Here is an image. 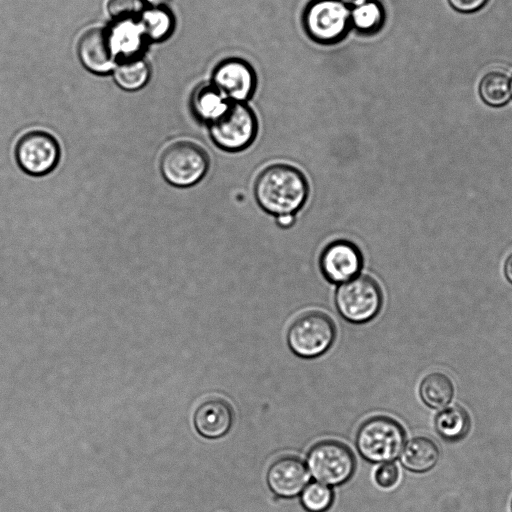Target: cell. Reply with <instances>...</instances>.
<instances>
[{"label": "cell", "mask_w": 512, "mask_h": 512, "mask_svg": "<svg viewBox=\"0 0 512 512\" xmlns=\"http://www.w3.org/2000/svg\"><path fill=\"white\" fill-rule=\"evenodd\" d=\"M234 412L231 405L221 398H209L195 409L193 423L199 435L207 439L225 436L231 429Z\"/></svg>", "instance_id": "13"}, {"label": "cell", "mask_w": 512, "mask_h": 512, "mask_svg": "<svg viewBox=\"0 0 512 512\" xmlns=\"http://www.w3.org/2000/svg\"><path fill=\"white\" fill-rule=\"evenodd\" d=\"M510 86H511V94H512V79L510 81Z\"/></svg>", "instance_id": "31"}, {"label": "cell", "mask_w": 512, "mask_h": 512, "mask_svg": "<svg viewBox=\"0 0 512 512\" xmlns=\"http://www.w3.org/2000/svg\"><path fill=\"white\" fill-rule=\"evenodd\" d=\"M231 101L212 83L199 87L192 98L195 115L203 122L211 124L229 108Z\"/></svg>", "instance_id": "16"}, {"label": "cell", "mask_w": 512, "mask_h": 512, "mask_svg": "<svg viewBox=\"0 0 512 512\" xmlns=\"http://www.w3.org/2000/svg\"><path fill=\"white\" fill-rule=\"evenodd\" d=\"M399 480V469L394 463H384L375 472L376 483L383 488H391Z\"/></svg>", "instance_id": "26"}, {"label": "cell", "mask_w": 512, "mask_h": 512, "mask_svg": "<svg viewBox=\"0 0 512 512\" xmlns=\"http://www.w3.org/2000/svg\"><path fill=\"white\" fill-rule=\"evenodd\" d=\"M209 164L205 149L189 140L171 143L160 157V170L164 179L176 187H189L198 183L206 175Z\"/></svg>", "instance_id": "3"}, {"label": "cell", "mask_w": 512, "mask_h": 512, "mask_svg": "<svg viewBox=\"0 0 512 512\" xmlns=\"http://www.w3.org/2000/svg\"><path fill=\"white\" fill-rule=\"evenodd\" d=\"M15 156L24 172L32 176H43L57 166L60 146L52 134L43 130H32L18 140Z\"/></svg>", "instance_id": "9"}, {"label": "cell", "mask_w": 512, "mask_h": 512, "mask_svg": "<svg viewBox=\"0 0 512 512\" xmlns=\"http://www.w3.org/2000/svg\"><path fill=\"white\" fill-rule=\"evenodd\" d=\"M489 0H448L450 6L460 13H474L481 10Z\"/></svg>", "instance_id": "27"}, {"label": "cell", "mask_w": 512, "mask_h": 512, "mask_svg": "<svg viewBox=\"0 0 512 512\" xmlns=\"http://www.w3.org/2000/svg\"><path fill=\"white\" fill-rule=\"evenodd\" d=\"M276 218L278 225L285 228L290 227L295 220L294 215L291 214L277 216Z\"/></svg>", "instance_id": "28"}, {"label": "cell", "mask_w": 512, "mask_h": 512, "mask_svg": "<svg viewBox=\"0 0 512 512\" xmlns=\"http://www.w3.org/2000/svg\"><path fill=\"white\" fill-rule=\"evenodd\" d=\"M419 393L425 405L432 409L446 407L454 395V385L444 373L433 372L423 378Z\"/></svg>", "instance_id": "18"}, {"label": "cell", "mask_w": 512, "mask_h": 512, "mask_svg": "<svg viewBox=\"0 0 512 512\" xmlns=\"http://www.w3.org/2000/svg\"><path fill=\"white\" fill-rule=\"evenodd\" d=\"M149 76L146 62L135 56L123 59L115 68L114 79L125 90H136L144 85Z\"/></svg>", "instance_id": "21"}, {"label": "cell", "mask_w": 512, "mask_h": 512, "mask_svg": "<svg viewBox=\"0 0 512 512\" xmlns=\"http://www.w3.org/2000/svg\"><path fill=\"white\" fill-rule=\"evenodd\" d=\"M406 433L402 425L388 416H373L364 421L356 433L359 454L372 463L395 460L404 448Z\"/></svg>", "instance_id": "2"}, {"label": "cell", "mask_w": 512, "mask_h": 512, "mask_svg": "<svg viewBox=\"0 0 512 512\" xmlns=\"http://www.w3.org/2000/svg\"><path fill=\"white\" fill-rule=\"evenodd\" d=\"M438 435L445 441L458 442L466 437L471 420L461 406H451L440 411L434 420Z\"/></svg>", "instance_id": "17"}, {"label": "cell", "mask_w": 512, "mask_h": 512, "mask_svg": "<svg viewBox=\"0 0 512 512\" xmlns=\"http://www.w3.org/2000/svg\"><path fill=\"white\" fill-rule=\"evenodd\" d=\"M333 490L320 482H312L301 492V503L308 512H325L333 503Z\"/></svg>", "instance_id": "22"}, {"label": "cell", "mask_w": 512, "mask_h": 512, "mask_svg": "<svg viewBox=\"0 0 512 512\" xmlns=\"http://www.w3.org/2000/svg\"><path fill=\"white\" fill-rule=\"evenodd\" d=\"M382 303V290L377 281L368 275H358L340 284L335 294L339 314L354 324L373 319L379 313Z\"/></svg>", "instance_id": "5"}, {"label": "cell", "mask_w": 512, "mask_h": 512, "mask_svg": "<svg viewBox=\"0 0 512 512\" xmlns=\"http://www.w3.org/2000/svg\"><path fill=\"white\" fill-rule=\"evenodd\" d=\"M114 50L112 36L103 28L86 31L78 46L79 57L84 66L97 73L106 72L112 67Z\"/></svg>", "instance_id": "14"}, {"label": "cell", "mask_w": 512, "mask_h": 512, "mask_svg": "<svg viewBox=\"0 0 512 512\" xmlns=\"http://www.w3.org/2000/svg\"><path fill=\"white\" fill-rule=\"evenodd\" d=\"M320 269L331 283L342 284L359 275L363 256L356 244L348 240H335L323 249Z\"/></svg>", "instance_id": "11"}, {"label": "cell", "mask_w": 512, "mask_h": 512, "mask_svg": "<svg viewBox=\"0 0 512 512\" xmlns=\"http://www.w3.org/2000/svg\"><path fill=\"white\" fill-rule=\"evenodd\" d=\"M336 328L333 320L320 311H310L293 321L287 332L291 351L306 359L324 354L333 344Z\"/></svg>", "instance_id": "6"}, {"label": "cell", "mask_w": 512, "mask_h": 512, "mask_svg": "<svg viewBox=\"0 0 512 512\" xmlns=\"http://www.w3.org/2000/svg\"><path fill=\"white\" fill-rule=\"evenodd\" d=\"M172 27L170 14L162 8H152L142 15L141 30L152 39L163 38Z\"/></svg>", "instance_id": "23"}, {"label": "cell", "mask_w": 512, "mask_h": 512, "mask_svg": "<svg viewBox=\"0 0 512 512\" xmlns=\"http://www.w3.org/2000/svg\"><path fill=\"white\" fill-rule=\"evenodd\" d=\"M350 11L341 0H311L302 14L303 28L316 43H338L351 28Z\"/></svg>", "instance_id": "4"}, {"label": "cell", "mask_w": 512, "mask_h": 512, "mask_svg": "<svg viewBox=\"0 0 512 512\" xmlns=\"http://www.w3.org/2000/svg\"><path fill=\"white\" fill-rule=\"evenodd\" d=\"M510 510H511V512H512V500H511V504H510Z\"/></svg>", "instance_id": "32"}, {"label": "cell", "mask_w": 512, "mask_h": 512, "mask_svg": "<svg viewBox=\"0 0 512 512\" xmlns=\"http://www.w3.org/2000/svg\"><path fill=\"white\" fill-rule=\"evenodd\" d=\"M119 23V28L111 34L114 48L117 46L119 50L129 54L139 46L140 33L130 21Z\"/></svg>", "instance_id": "24"}, {"label": "cell", "mask_w": 512, "mask_h": 512, "mask_svg": "<svg viewBox=\"0 0 512 512\" xmlns=\"http://www.w3.org/2000/svg\"><path fill=\"white\" fill-rule=\"evenodd\" d=\"M505 275H506L507 279L512 283V254L506 260Z\"/></svg>", "instance_id": "29"}, {"label": "cell", "mask_w": 512, "mask_h": 512, "mask_svg": "<svg viewBox=\"0 0 512 512\" xmlns=\"http://www.w3.org/2000/svg\"><path fill=\"white\" fill-rule=\"evenodd\" d=\"M350 20L351 28H355L359 33L376 34L383 27L385 11L377 0H369L351 8Z\"/></svg>", "instance_id": "19"}, {"label": "cell", "mask_w": 512, "mask_h": 512, "mask_svg": "<svg viewBox=\"0 0 512 512\" xmlns=\"http://www.w3.org/2000/svg\"><path fill=\"white\" fill-rule=\"evenodd\" d=\"M110 15L118 22L131 21L142 9L141 0H110L108 5Z\"/></svg>", "instance_id": "25"}, {"label": "cell", "mask_w": 512, "mask_h": 512, "mask_svg": "<svg viewBox=\"0 0 512 512\" xmlns=\"http://www.w3.org/2000/svg\"><path fill=\"white\" fill-rule=\"evenodd\" d=\"M478 91L489 106H503L511 97L509 76L501 70H491L481 78Z\"/></svg>", "instance_id": "20"}, {"label": "cell", "mask_w": 512, "mask_h": 512, "mask_svg": "<svg viewBox=\"0 0 512 512\" xmlns=\"http://www.w3.org/2000/svg\"><path fill=\"white\" fill-rule=\"evenodd\" d=\"M212 84L231 102L245 103L255 92L257 77L247 61L232 57L224 59L215 67Z\"/></svg>", "instance_id": "10"}, {"label": "cell", "mask_w": 512, "mask_h": 512, "mask_svg": "<svg viewBox=\"0 0 512 512\" xmlns=\"http://www.w3.org/2000/svg\"><path fill=\"white\" fill-rule=\"evenodd\" d=\"M213 142L227 152H239L250 146L258 132L254 111L241 102H231L227 111L209 124Z\"/></svg>", "instance_id": "8"}, {"label": "cell", "mask_w": 512, "mask_h": 512, "mask_svg": "<svg viewBox=\"0 0 512 512\" xmlns=\"http://www.w3.org/2000/svg\"><path fill=\"white\" fill-rule=\"evenodd\" d=\"M309 185L296 167L275 163L264 168L254 183V197L267 213L277 216L294 215L305 204Z\"/></svg>", "instance_id": "1"}, {"label": "cell", "mask_w": 512, "mask_h": 512, "mask_svg": "<svg viewBox=\"0 0 512 512\" xmlns=\"http://www.w3.org/2000/svg\"><path fill=\"white\" fill-rule=\"evenodd\" d=\"M307 469L312 477L325 485L337 486L347 482L356 467L351 449L337 440H323L308 451Z\"/></svg>", "instance_id": "7"}, {"label": "cell", "mask_w": 512, "mask_h": 512, "mask_svg": "<svg viewBox=\"0 0 512 512\" xmlns=\"http://www.w3.org/2000/svg\"><path fill=\"white\" fill-rule=\"evenodd\" d=\"M439 456V448L431 439L418 436L406 443L400 456V462L411 472L424 473L437 464Z\"/></svg>", "instance_id": "15"}, {"label": "cell", "mask_w": 512, "mask_h": 512, "mask_svg": "<svg viewBox=\"0 0 512 512\" xmlns=\"http://www.w3.org/2000/svg\"><path fill=\"white\" fill-rule=\"evenodd\" d=\"M306 464L298 457L287 455L276 459L267 470L266 481L278 497L292 498L300 494L309 481Z\"/></svg>", "instance_id": "12"}, {"label": "cell", "mask_w": 512, "mask_h": 512, "mask_svg": "<svg viewBox=\"0 0 512 512\" xmlns=\"http://www.w3.org/2000/svg\"><path fill=\"white\" fill-rule=\"evenodd\" d=\"M341 1L344 2L346 5H348L349 7L350 6L353 7V6L359 5V4L369 1V0H341Z\"/></svg>", "instance_id": "30"}]
</instances>
